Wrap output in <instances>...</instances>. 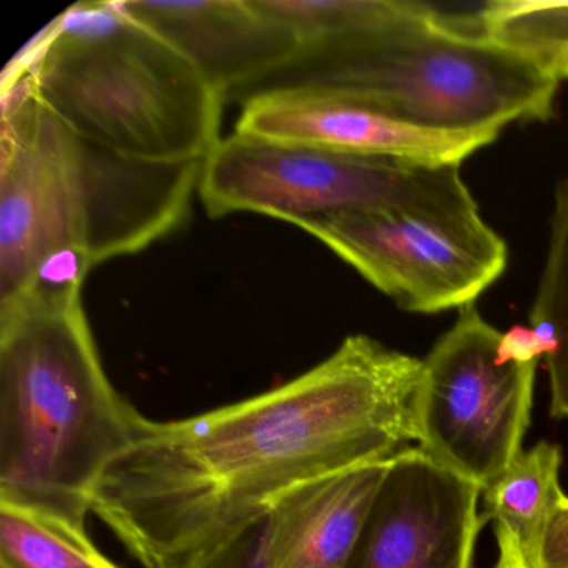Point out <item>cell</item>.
I'll list each match as a JSON object with an SVG mask.
<instances>
[{
  "label": "cell",
  "instance_id": "5bb4252c",
  "mask_svg": "<svg viewBox=\"0 0 568 568\" xmlns=\"http://www.w3.org/2000/svg\"><path fill=\"white\" fill-rule=\"evenodd\" d=\"M0 568H119L85 524L19 501L0 500Z\"/></svg>",
  "mask_w": 568,
  "mask_h": 568
},
{
  "label": "cell",
  "instance_id": "52a82bcc",
  "mask_svg": "<svg viewBox=\"0 0 568 568\" xmlns=\"http://www.w3.org/2000/svg\"><path fill=\"white\" fill-rule=\"evenodd\" d=\"M294 225L414 314L474 305L507 267V245L481 219L475 199L337 212Z\"/></svg>",
  "mask_w": 568,
  "mask_h": 568
},
{
  "label": "cell",
  "instance_id": "d6986e66",
  "mask_svg": "<svg viewBox=\"0 0 568 568\" xmlns=\"http://www.w3.org/2000/svg\"><path fill=\"white\" fill-rule=\"evenodd\" d=\"M540 568H568V497L561 500L541 548Z\"/></svg>",
  "mask_w": 568,
  "mask_h": 568
},
{
  "label": "cell",
  "instance_id": "9a60e30c",
  "mask_svg": "<svg viewBox=\"0 0 568 568\" xmlns=\"http://www.w3.org/2000/svg\"><path fill=\"white\" fill-rule=\"evenodd\" d=\"M475 19L478 34L568 78V0H495Z\"/></svg>",
  "mask_w": 568,
  "mask_h": 568
},
{
  "label": "cell",
  "instance_id": "ba28073f",
  "mask_svg": "<svg viewBox=\"0 0 568 568\" xmlns=\"http://www.w3.org/2000/svg\"><path fill=\"white\" fill-rule=\"evenodd\" d=\"M501 334L474 305L422 358L417 447L484 490L524 450L538 364H500Z\"/></svg>",
  "mask_w": 568,
  "mask_h": 568
},
{
  "label": "cell",
  "instance_id": "277c9868",
  "mask_svg": "<svg viewBox=\"0 0 568 568\" xmlns=\"http://www.w3.org/2000/svg\"><path fill=\"white\" fill-rule=\"evenodd\" d=\"M558 84L530 59L448 24L427 6L374 0L354 31L304 49L237 99L317 92L428 131L500 132L547 121Z\"/></svg>",
  "mask_w": 568,
  "mask_h": 568
},
{
  "label": "cell",
  "instance_id": "ac0fdd59",
  "mask_svg": "<svg viewBox=\"0 0 568 568\" xmlns=\"http://www.w3.org/2000/svg\"><path fill=\"white\" fill-rule=\"evenodd\" d=\"M557 348V337L547 325H515L501 334L497 358L500 364H538L540 357H550Z\"/></svg>",
  "mask_w": 568,
  "mask_h": 568
},
{
  "label": "cell",
  "instance_id": "3957f363",
  "mask_svg": "<svg viewBox=\"0 0 568 568\" xmlns=\"http://www.w3.org/2000/svg\"><path fill=\"white\" fill-rule=\"evenodd\" d=\"M144 418L109 381L82 288L0 308V500L85 524Z\"/></svg>",
  "mask_w": 568,
  "mask_h": 568
},
{
  "label": "cell",
  "instance_id": "8992f818",
  "mask_svg": "<svg viewBox=\"0 0 568 568\" xmlns=\"http://www.w3.org/2000/svg\"><path fill=\"white\" fill-rule=\"evenodd\" d=\"M211 217L252 212L294 224L337 212L470 201L458 164L345 154L234 134L202 165Z\"/></svg>",
  "mask_w": 568,
  "mask_h": 568
},
{
  "label": "cell",
  "instance_id": "30bf717a",
  "mask_svg": "<svg viewBox=\"0 0 568 568\" xmlns=\"http://www.w3.org/2000/svg\"><path fill=\"white\" fill-rule=\"evenodd\" d=\"M235 134L345 154L462 165L500 132L428 131L331 95L268 91L245 99Z\"/></svg>",
  "mask_w": 568,
  "mask_h": 568
},
{
  "label": "cell",
  "instance_id": "8fae6325",
  "mask_svg": "<svg viewBox=\"0 0 568 568\" xmlns=\"http://www.w3.org/2000/svg\"><path fill=\"white\" fill-rule=\"evenodd\" d=\"M121 8L178 51L224 101L304 52L301 39L254 0H121Z\"/></svg>",
  "mask_w": 568,
  "mask_h": 568
},
{
  "label": "cell",
  "instance_id": "2e32d148",
  "mask_svg": "<svg viewBox=\"0 0 568 568\" xmlns=\"http://www.w3.org/2000/svg\"><path fill=\"white\" fill-rule=\"evenodd\" d=\"M547 325L558 348L545 358L550 381V415L568 418V175L555 189L547 261L530 312V325Z\"/></svg>",
  "mask_w": 568,
  "mask_h": 568
},
{
  "label": "cell",
  "instance_id": "7a4b0ae2",
  "mask_svg": "<svg viewBox=\"0 0 568 568\" xmlns=\"http://www.w3.org/2000/svg\"><path fill=\"white\" fill-rule=\"evenodd\" d=\"M0 308L82 288L95 265L144 251L191 211L204 162L141 161L79 134L31 78L2 92Z\"/></svg>",
  "mask_w": 568,
  "mask_h": 568
},
{
  "label": "cell",
  "instance_id": "ffe728a7",
  "mask_svg": "<svg viewBox=\"0 0 568 568\" xmlns=\"http://www.w3.org/2000/svg\"><path fill=\"white\" fill-rule=\"evenodd\" d=\"M497 538L498 558L494 568H535L528 564L527 558L521 555L520 548L515 544L514 538L500 528H494Z\"/></svg>",
  "mask_w": 568,
  "mask_h": 568
},
{
  "label": "cell",
  "instance_id": "6da1fadb",
  "mask_svg": "<svg viewBox=\"0 0 568 568\" xmlns=\"http://www.w3.org/2000/svg\"><path fill=\"white\" fill-rule=\"evenodd\" d=\"M422 361L351 335L287 384L194 417L144 418L92 511L142 568H175L292 491L417 444Z\"/></svg>",
  "mask_w": 568,
  "mask_h": 568
},
{
  "label": "cell",
  "instance_id": "e0dca14e",
  "mask_svg": "<svg viewBox=\"0 0 568 568\" xmlns=\"http://www.w3.org/2000/svg\"><path fill=\"white\" fill-rule=\"evenodd\" d=\"M175 568H271L268 515Z\"/></svg>",
  "mask_w": 568,
  "mask_h": 568
},
{
  "label": "cell",
  "instance_id": "44dd1931",
  "mask_svg": "<svg viewBox=\"0 0 568 568\" xmlns=\"http://www.w3.org/2000/svg\"><path fill=\"white\" fill-rule=\"evenodd\" d=\"M567 81H568V78H567Z\"/></svg>",
  "mask_w": 568,
  "mask_h": 568
},
{
  "label": "cell",
  "instance_id": "5b68a950",
  "mask_svg": "<svg viewBox=\"0 0 568 568\" xmlns=\"http://www.w3.org/2000/svg\"><path fill=\"white\" fill-rule=\"evenodd\" d=\"M42 101L79 134L141 161L204 162L224 99L121 2H81L26 44Z\"/></svg>",
  "mask_w": 568,
  "mask_h": 568
},
{
  "label": "cell",
  "instance_id": "9c48e42d",
  "mask_svg": "<svg viewBox=\"0 0 568 568\" xmlns=\"http://www.w3.org/2000/svg\"><path fill=\"white\" fill-rule=\"evenodd\" d=\"M481 488L422 448L388 464L347 568H474Z\"/></svg>",
  "mask_w": 568,
  "mask_h": 568
},
{
  "label": "cell",
  "instance_id": "4fadbf2b",
  "mask_svg": "<svg viewBox=\"0 0 568 568\" xmlns=\"http://www.w3.org/2000/svg\"><path fill=\"white\" fill-rule=\"evenodd\" d=\"M561 450L538 442L481 490L484 521L507 531L528 564L540 568L548 528L567 495L560 487Z\"/></svg>",
  "mask_w": 568,
  "mask_h": 568
},
{
  "label": "cell",
  "instance_id": "7c38bea8",
  "mask_svg": "<svg viewBox=\"0 0 568 568\" xmlns=\"http://www.w3.org/2000/svg\"><path fill=\"white\" fill-rule=\"evenodd\" d=\"M388 464L357 465L275 504L268 511L271 568H347Z\"/></svg>",
  "mask_w": 568,
  "mask_h": 568
}]
</instances>
